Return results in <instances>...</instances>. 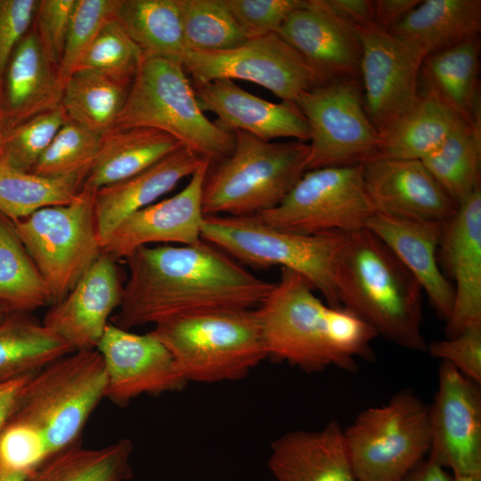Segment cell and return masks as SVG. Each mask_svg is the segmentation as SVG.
Wrapping results in <instances>:
<instances>
[{
	"label": "cell",
	"mask_w": 481,
	"mask_h": 481,
	"mask_svg": "<svg viewBox=\"0 0 481 481\" xmlns=\"http://www.w3.org/2000/svg\"><path fill=\"white\" fill-rule=\"evenodd\" d=\"M183 145L152 128L114 129L102 136L83 186L93 191L116 183L151 167Z\"/></svg>",
	"instance_id": "cell-29"
},
{
	"label": "cell",
	"mask_w": 481,
	"mask_h": 481,
	"mask_svg": "<svg viewBox=\"0 0 481 481\" xmlns=\"http://www.w3.org/2000/svg\"><path fill=\"white\" fill-rule=\"evenodd\" d=\"M77 0L38 1L37 29L35 32L41 47L51 64L58 65L69 28Z\"/></svg>",
	"instance_id": "cell-46"
},
{
	"label": "cell",
	"mask_w": 481,
	"mask_h": 481,
	"mask_svg": "<svg viewBox=\"0 0 481 481\" xmlns=\"http://www.w3.org/2000/svg\"><path fill=\"white\" fill-rule=\"evenodd\" d=\"M67 119L61 104L34 116L10 135L2 159L30 172Z\"/></svg>",
	"instance_id": "cell-42"
},
{
	"label": "cell",
	"mask_w": 481,
	"mask_h": 481,
	"mask_svg": "<svg viewBox=\"0 0 481 481\" xmlns=\"http://www.w3.org/2000/svg\"><path fill=\"white\" fill-rule=\"evenodd\" d=\"M7 97L17 114L36 116L60 105L61 88L35 32L24 37L9 61Z\"/></svg>",
	"instance_id": "cell-33"
},
{
	"label": "cell",
	"mask_w": 481,
	"mask_h": 481,
	"mask_svg": "<svg viewBox=\"0 0 481 481\" xmlns=\"http://www.w3.org/2000/svg\"><path fill=\"white\" fill-rule=\"evenodd\" d=\"M33 375L0 382V436L15 409L21 389Z\"/></svg>",
	"instance_id": "cell-50"
},
{
	"label": "cell",
	"mask_w": 481,
	"mask_h": 481,
	"mask_svg": "<svg viewBox=\"0 0 481 481\" xmlns=\"http://www.w3.org/2000/svg\"><path fill=\"white\" fill-rule=\"evenodd\" d=\"M48 456L45 443L32 428L8 422L0 436V464L29 473Z\"/></svg>",
	"instance_id": "cell-45"
},
{
	"label": "cell",
	"mask_w": 481,
	"mask_h": 481,
	"mask_svg": "<svg viewBox=\"0 0 481 481\" xmlns=\"http://www.w3.org/2000/svg\"><path fill=\"white\" fill-rule=\"evenodd\" d=\"M81 177H49L0 160V214L21 219L51 206L71 202L81 191Z\"/></svg>",
	"instance_id": "cell-37"
},
{
	"label": "cell",
	"mask_w": 481,
	"mask_h": 481,
	"mask_svg": "<svg viewBox=\"0 0 481 481\" xmlns=\"http://www.w3.org/2000/svg\"><path fill=\"white\" fill-rule=\"evenodd\" d=\"M97 350L104 364L105 398L118 406L144 394L180 391L187 384L169 351L151 332L136 334L109 323Z\"/></svg>",
	"instance_id": "cell-16"
},
{
	"label": "cell",
	"mask_w": 481,
	"mask_h": 481,
	"mask_svg": "<svg viewBox=\"0 0 481 481\" xmlns=\"http://www.w3.org/2000/svg\"><path fill=\"white\" fill-rule=\"evenodd\" d=\"M183 67L192 77L194 85L216 79L246 80L290 104H295L303 92L324 84L277 33L250 38L229 50L186 52Z\"/></svg>",
	"instance_id": "cell-13"
},
{
	"label": "cell",
	"mask_w": 481,
	"mask_h": 481,
	"mask_svg": "<svg viewBox=\"0 0 481 481\" xmlns=\"http://www.w3.org/2000/svg\"><path fill=\"white\" fill-rule=\"evenodd\" d=\"M122 294L115 259L102 251L72 289L52 305L42 323L75 351L97 349Z\"/></svg>",
	"instance_id": "cell-21"
},
{
	"label": "cell",
	"mask_w": 481,
	"mask_h": 481,
	"mask_svg": "<svg viewBox=\"0 0 481 481\" xmlns=\"http://www.w3.org/2000/svg\"><path fill=\"white\" fill-rule=\"evenodd\" d=\"M421 161L458 206L480 187L481 121H462Z\"/></svg>",
	"instance_id": "cell-35"
},
{
	"label": "cell",
	"mask_w": 481,
	"mask_h": 481,
	"mask_svg": "<svg viewBox=\"0 0 481 481\" xmlns=\"http://www.w3.org/2000/svg\"><path fill=\"white\" fill-rule=\"evenodd\" d=\"M133 450L129 439L97 449L77 444L46 456L25 481H127L133 477Z\"/></svg>",
	"instance_id": "cell-32"
},
{
	"label": "cell",
	"mask_w": 481,
	"mask_h": 481,
	"mask_svg": "<svg viewBox=\"0 0 481 481\" xmlns=\"http://www.w3.org/2000/svg\"><path fill=\"white\" fill-rule=\"evenodd\" d=\"M27 473L10 469L0 464V481H25Z\"/></svg>",
	"instance_id": "cell-52"
},
{
	"label": "cell",
	"mask_w": 481,
	"mask_h": 481,
	"mask_svg": "<svg viewBox=\"0 0 481 481\" xmlns=\"http://www.w3.org/2000/svg\"><path fill=\"white\" fill-rule=\"evenodd\" d=\"M480 0H425L389 32L425 56L478 37Z\"/></svg>",
	"instance_id": "cell-26"
},
{
	"label": "cell",
	"mask_w": 481,
	"mask_h": 481,
	"mask_svg": "<svg viewBox=\"0 0 481 481\" xmlns=\"http://www.w3.org/2000/svg\"><path fill=\"white\" fill-rule=\"evenodd\" d=\"M344 234L304 235L268 226L256 216H205L201 239L243 265H274L305 277L330 306H340L333 269Z\"/></svg>",
	"instance_id": "cell-8"
},
{
	"label": "cell",
	"mask_w": 481,
	"mask_h": 481,
	"mask_svg": "<svg viewBox=\"0 0 481 481\" xmlns=\"http://www.w3.org/2000/svg\"><path fill=\"white\" fill-rule=\"evenodd\" d=\"M420 0L371 1L373 24L387 31L398 25Z\"/></svg>",
	"instance_id": "cell-48"
},
{
	"label": "cell",
	"mask_w": 481,
	"mask_h": 481,
	"mask_svg": "<svg viewBox=\"0 0 481 481\" xmlns=\"http://www.w3.org/2000/svg\"><path fill=\"white\" fill-rule=\"evenodd\" d=\"M53 305L50 290L18 238L11 222L0 214V306L8 314Z\"/></svg>",
	"instance_id": "cell-36"
},
{
	"label": "cell",
	"mask_w": 481,
	"mask_h": 481,
	"mask_svg": "<svg viewBox=\"0 0 481 481\" xmlns=\"http://www.w3.org/2000/svg\"><path fill=\"white\" fill-rule=\"evenodd\" d=\"M115 19L144 58L183 63L186 50L177 0H119Z\"/></svg>",
	"instance_id": "cell-31"
},
{
	"label": "cell",
	"mask_w": 481,
	"mask_h": 481,
	"mask_svg": "<svg viewBox=\"0 0 481 481\" xmlns=\"http://www.w3.org/2000/svg\"><path fill=\"white\" fill-rule=\"evenodd\" d=\"M143 56L114 18L108 20L81 57L77 69H91L131 85Z\"/></svg>",
	"instance_id": "cell-40"
},
{
	"label": "cell",
	"mask_w": 481,
	"mask_h": 481,
	"mask_svg": "<svg viewBox=\"0 0 481 481\" xmlns=\"http://www.w3.org/2000/svg\"><path fill=\"white\" fill-rule=\"evenodd\" d=\"M444 224L376 212L365 227L396 256L419 282L436 314L446 321L452 308L454 290L438 260Z\"/></svg>",
	"instance_id": "cell-23"
},
{
	"label": "cell",
	"mask_w": 481,
	"mask_h": 481,
	"mask_svg": "<svg viewBox=\"0 0 481 481\" xmlns=\"http://www.w3.org/2000/svg\"><path fill=\"white\" fill-rule=\"evenodd\" d=\"M295 105L309 129L307 170L363 165L376 157L379 133L365 111L359 77L310 88Z\"/></svg>",
	"instance_id": "cell-12"
},
{
	"label": "cell",
	"mask_w": 481,
	"mask_h": 481,
	"mask_svg": "<svg viewBox=\"0 0 481 481\" xmlns=\"http://www.w3.org/2000/svg\"><path fill=\"white\" fill-rule=\"evenodd\" d=\"M301 274L281 268L279 281L256 308L267 358L306 373L330 367L356 371L375 358L374 329L343 306H330Z\"/></svg>",
	"instance_id": "cell-2"
},
{
	"label": "cell",
	"mask_w": 481,
	"mask_h": 481,
	"mask_svg": "<svg viewBox=\"0 0 481 481\" xmlns=\"http://www.w3.org/2000/svg\"><path fill=\"white\" fill-rule=\"evenodd\" d=\"M464 121L431 92L379 134L375 158L423 160Z\"/></svg>",
	"instance_id": "cell-27"
},
{
	"label": "cell",
	"mask_w": 481,
	"mask_h": 481,
	"mask_svg": "<svg viewBox=\"0 0 481 481\" xmlns=\"http://www.w3.org/2000/svg\"><path fill=\"white\" fill-rule=\"evenodd\" d=\"M276 481H355L344 429L335 420L318 430H295L271 444L267 461Z\"/></svg>",
	"instance_id": "cell-24"
},
{
	"label": "cell",
	"mask_w": 481,
	"mask_h": 481,
	"mask_svg": "<svg viewBox=\"0 0 481 481\" xmlns=\"http://www.w3.org/2000/svg\"><path fill=\"white\" fill-rule=\"evenodd\" d=\"M480 44L472 38L428 55L420 82L469 124L481 121L478 64Z\"/></svg>",
	"instance_id": "cell-28"
},
{
	"label": "cell",
	"mask_w": 481,
	"mask_h": 481,
	"mask_svg": "<svg viewBox=\"0 0 481 481\" xmlns=\"http://www.w3.org/2000/svg\"><path fill=\"white\" fill-rule=\"evenodd\" d=\"M37 4L36 0H0V72L23 38Z\"/></svg>",
	"instance_id": "cell-47"
},
{
	"label": "cell",
	"mask_w": 481,
	"mask_h": 481,
	"mask_svg": "<svg viewBox=\"0 0 481 481\" xmlns=\"http://www.w3.org/2000/svg\"><path fill=\"white\" fill-rule=\"evenodd\" d=\"M426 351L481 384V323L473 324L453 337L428 343Z\"/></svg>",
	"instance_id": "cell-44"
},
{
	"label": "cell",
	"mask_w": 481,
	"mask_h": 481,
	"mask_svg": "<svg viewBox=\"0 0 481 481\" xmlns=\"http://www.w3.org/2000/svg\"><path fill=\"white\" fill-rule=\"evenodd\" d=\"M333 278L340 306L389 342L426 351L421 287L372 232L365 227L344 234Z\"/></svg>",
	"instance_id": "cell-3"
},
{
	"label": "cell",
	"mask_w": 481,
	"mask_h": 481,
	"mask_svg": "<svg viewBox=\"0 0 481 481\" xmlns=\"http://www.w3.org/2000/svg\"><path fill=\"white\" fill-rule=\"evenodd\" d=\"M7 314L8 313L0 306V322L6 317Z\"/></svg>",
	"instance_id": "cell-54"
},
{
	"label": "cell",
	"mask_w": 481,
	"mask_h": 481,
	"mask_svg": "<svg viewBox=\"0 0 481 481\" xmlns=\"http://www.w3.org/2000/svg\"><path fill=\"white\" fill-rule=\"evenodd\" d=\"M229 156L208 173L204 216H255L277 207L307 171L309 145L273 143L233 131Z\"/></svg>",
	"instance_id": "cell-5"
},
{
	"label": "cell",
	"mask_w": 481,
	"mask_h": 481,
	"mask_svg": "<svg viewBox=\"0 0 481 481\" xmlns=\"http://www.w3.org/2000/svg\"><path fill=\"white\" fill-rule=\"evenodd\" d=\"M203 159L182 146L151 167L94 193V212L102 247L127 216L153 204L183 178L192 175Z\"/></svg>",
	"instance_id": "cell-25"
},
{
	"label": "cell",
	"mask_w": 481,
	"mask_h": 481,
	"mask_svg": "<svg viewBox=\"0 0 481 481\" xmlns=\"http://www.w3.org/2000/svg\"><path fill=\"white\" fill-rule=\"evenodd\" d=\"M126 260L128 279L111 320L127 330L184 314L256 309L274 285L204 240L143 246Z\"/></svg>",
	"instance_id": "cell-1"
},
{
	"label": "cell",
	"mask_w": 481,
	"mask_h": 481,
	"mask_svg": "<svg viewBox=\"0 0 481 481\" xmlns=\"http://www.w3.org/2000/svg\"><path fill=\"white\" fill-rule=\"evenodd\" d=\"M363 175L376 212L444 224L457 209L421 160L373 158Z\"/></svg>",
	"instance_id": "cell-19"
},
{
	"label": "cell",
	"mask_w": 481,
	"mask_h": 481,
	"mask_svg": "<svg viewBox=\"0 0 481 481\" xmlns=\"http://www.w3.org/2000/svg\"><path fill=\"white\" fill-rule=\"evenodd\" d=\"M105 387L104 364L99 351H74L29 379L8 422L35 429L50 455L79 444L86 421L105 397Z\"/></svg>",
	"instance_id": "cell-7"
},
{
	"label": "cell",
	"mask_w": 481,
	"mask_h": 481,
	"mask_svg": "<svg viewBox=\"0 0 481 481\" xmlns=\"http://www.w3.org/2000/svg\"><path fill=\"white\" fill-rule=\"evenodd\" d=\"M452 481H481V476L454 474Z\"/></svg>",
	"instance_id": "cell-53"
},
{
	"label": "cell",
	"mask_w": 481,
	"mask_h": 481,
	"mask_svg": "<svg viewBox=\"0 0 481 481\" xmlns=\"http://www.w3.org/2000/svg\"><path fill=\"white\" fill-rule=\"evenodd\" d=\"M150 332L169 351L187 383L239 380L267 358L256 309L180 315Z\"/></svg>",
	"instance_id": "cell-4"
},
{
	"label": "cell",
	"mask_w": 481,
	"mask_h": 481,
	"mask_svg": "<svg viewBox=\"0 0 481 481\" xmlns=\"http://www.w3.org/2000/svg\"><path fill=\"white\" fill-rule=\"evenodd\" d=\"M317 72L323 83L360 77L362 45L355 28L325 0H306L276 32Z\"/></svg>",
	"instance_id": "cell-18"
},
{
	"label": "cell",
	"mask_w": 481,
	"mask_h": 481,
	"mask_svg": "<svg viewBox=\"0 0 481 481\" xmlns=\"http://www.w3.org/2000/svg\"><path fill=\"white\" fill-rule=\"evenodd\" d=\"M329 8L355 28L373 23L370 0H325Z\"/></svg>",
	"instance_id": "cell-49"
},
{
	"label": "cell",
	"mask_w": 481,
	"mask_h": 481,
	"mask_svg": "<svg viewBox=\"0 0 481 481\" xmlns=\"http://www.w3.org/2000/svg\"><path fill=\"white\" fill-rule=\"evenodd\" d=\"M186 52L235 48L247 37L221 0H177Z\"/></svg>",
	"instance_id": "cell-38"
},
{
	"label": "cell",
	"mask_w": 481,
	"mask_h": 481,
	"mask_svg": "<svg viewBox=\"0 0 481 481\" xmlns=\"http://www.w3.org/2000/svg\"><path fill=\"white\" fill-rule=\"evenodd\" d=\"M375 213L363 165H355L307 170L277 207L255 216L280 231L318 235L365 228Z\"/></svg>",
	"instance_id": "cell-11"
},
{
	"label": "cell",
	"mask_w": 481,
	"mask_h": 481,
	"mask_svg": "<svg viewBox=\"0 0 481 481\" xmlns=\"http://www.w3.org/2000/svg\"><path fill=\"white\" fill-rule=\"evenodd\" d=\"M429 406L428 459L452 475L481 476V389L448 363L441 362L438 387Z\"/></svg>",
	"instance_id": "cell-15"
},
{
	"label": "cell",
	"mask_w": 481,
	"mask_h": 481,
	"mask_svg": "<svg viewBox=\"0 0 481 481\" xmlns=\"http://www.w3.org/2000/svg\"><path fill=\"white\" fill-rule=\"evenodd\" d=\"M102 136L67 119L30 172L49 177L85 180L98 154Z\"/></svg>",
	"instance_id": "cell-39"
},
{
	"label": "cell",
	"mask_w": 481,
	"mask_h": 481,
	"mask_svg": "<svg viewBox=\"0 0 481 481\" xmlns=\"http://www.w3.org/2000/svg\"><path fill=\"white\" fill-rule=\"evenodd\" d=\"M118 1L77 0L57 69L58 83L61 90L101 29L115 17Z\"/></svg>",
	"instance_id": "cell-41"
},
{
	"label": "cell",
	"mask_w": 481,
	"mask_h": 481,
	"mask_svg": "<svg viewBox=\"0 0 481 481\" xmlns=\"http://www.w3.org/2000/svg\"><path fill=\"white\" fill-rule=\"evenodd\" d=\"M152 128L167 133L199 157L219 162L234 147L233 132L201 110L183 63L143 58L129 86L115 129Z\"/></svg>",
	"instance_id": "cell-6"
},
{
	"label": "cell",
	"mask_w": 481,
	"mask_h": 481,
	"mask_svg": "<svg viewBox=\"0 0 481 481\" xmlns=\"http://www.w3.org/2000/svg\"><path fill=\"white\" fill-rule=\"evenodd\" d=\"M399 481H452V475H450L440 465L426 458Z\"/></svg>",
	"instance_id": "cell-51"
},
{
	"label": "cell",
	"mask_w": 481,
	"mask_h": 481,
	"mask_svg": "<svg viewBox=\"0 0 481 481\" xmlns=\"http://www.w3.org/2000/svg\"><path fill=\"white\" fill-rule=\"evenodd\" d=\"M211 165L203 159L178 193L127 216L107 239L102 251L114 259L126 258L154 243L189 245L202 240L203 188Z\"/></svg>",
	"instance_id": "cell-17"
},
{
	"label": "cell",
	"mask_w": 481,
	"mask_h": 481,
	"mask_svg": "<svg viewBox=\"0 0 481 481\" xmlns=\"http://www.w3.org/2000/svg\"><path fill=\"white\" fill-rule=\"evenodd\" d=\"M193 88L201 110L214 113L215 123L226 131H243L267 142L282 137L309 141L307 122L295 104L268 102L230 79L196 84Z\"/></svg>",
	"instance_id": "cell-22"
},
{
	"label": "cell",
	"mask_w": 481,
	"mask_h": 481,
	"mask_svg": "<svg viewBox=\"0 0 481 481\" xmlns=\"http://www.w3.org/2000/svg\"><path fill=\"white\" fill-rule=\"evenodd\" d=\"M355 481H399L428 455L429 406L412 390L362 411L344 429Z\"/></svg>",
	"instance_id": "cell-9"
},
{
	"label": "cell",
	"mask_w": 481,
	"mask_h": 481,
	"mask_svg": "<svg viewBox=\"0 0 481 481\" xmlns=\"http://www.w3.org/2000/svg\"><path fill=\"white\" fill-rule=\"evenodd\" d=\"M454 299L445 321V338L481 323V187L457 206L444 225L438 249Z\"/></svg>",
	"instance_id": "cell-20"
},
{
	"label": "cell",
	"mask_w": 481,
	"mask_h": 481,
	"mask_svg": "<svg viewBox=\"0 0 481 481\" xmlns=\"http://www.w3.org/2000/svg\"><path fill=\"white\" fill-rule=\"evenodd\" d=\"M94 193L82 187L69 204L46 207L10 221L45 281L53 304L72 289L102 252Z\"/></svg>",
	"instance_id": "cell-10"
},
{
	"label": "cell",
	"mask_w": 481,
	"mask_h": 481,
	"mask_svg": "<svg viewBox=\"0 0 481 481\" xmlns=\"http://www.w3.org/2000/svg\"><path fill=\"white\" fill-rule=\"evenodd\" d=\"M361 41L360 77L365 111L379 134L420 96L425 54L373 23L355 28Z\"/></svg>",
	"instance_id": "cell-14"
},
{
	"label": "cell",
	"mask_w": 481,
	"mask_h": 481,
	"mask_svg": "<svg viewBox=\"0 0 481 481\" xmlns=\"http://www.w3.org/2000/svg\"><path fill=\"white\" fill-rule=\"evenodd\" d=\"M128 89L103 73L77 69L63 85L60 104L69 119L104 136L115 129Z\"/></svg>",
	"instance_id": "cell-34"
},
{
	"label": "cell",
	"mask_w": 481,
	"mask_h": 481,
	"mask_svg": "<svg viewBox=\"0 0 481 481\" xmlns=\"http://www.w3.org/2000/svg\"><path fill=\"white\" fill-rule=\"evenodd\" d=\"M248 39L276 33L306 0H221Z\"/></svg>",
	"instance_id": "cell-43"
},
{
	"label": "cell",
	"mask_w": 481,
	"mask_h": 481,
	"mask_svg": "<svg viewBox=\"0 0 481 481\" xmlns=\"http://www.w3.org/2000/svg\"><path fill=\"white\" fill-rule=\"evenodd\" d=\"M74 351L36 319L8 314L0 322V382L35 374Z\"/></svg>",
	"instance_id": "cell-30"
}]
</instances>
